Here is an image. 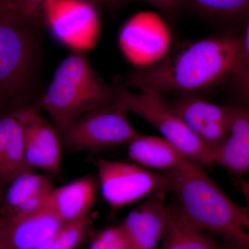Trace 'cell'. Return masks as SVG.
Returning <instances> with one entry per match:
<instances>
[{
  "instance_id": "cell-1",
  "label": "cell",
  "mask_w": 249,
  "mask_h": 249,
  "mask_svg": "<svg viewBox=\"0 0 249 249\" xmlns=\"http://www.w3.org/2000/svg\"><path fill=\"white\" fill-rule=\"evenodd\" d=\"M242 65V36H209L171 49L161 61L137 69L119 85L160 92L192 93L209 89L238 76Z\"/></svg>"
},
{
  "instance_id": "cell-2",
  "label": "cell",
  "mask_w": 249,
  "mask_h": 249,
  "mask_svg": "<svg viewBox=\"0 0 249 249\" xmlns=\"http://www.w3.org/2000/svg\"><path fill=\"white\" fill-rule=\"evenodd\" d=\"M170 192L181 213L198 230L228 249H249V213L236 204L196 161L168 172Z\"/></svg>"
},
{
  "instance_id": "cell-3",
  "label": "cell",
  "mask_w": 249,
  "mask_h": 249,
  "mask_svg": "<svg viewBox=\"0 0 249 249\" xmlns=\"http://www.w3.org/2000/svg\"><path fill=\"white\" fill-rule=\"evenodd\" d=\"M114 101V86L93 68L88 50L73 49L57 67L35 107L49 114L59 132L85 113Z\"/></svg>"
},
{
  "instance_id": "cell-4",
  "label": "cell",
  "mask_w": 249,
  "mask_h": 249,
  "mask_svg": "<svg viewBox=\"0 0 249 249\" xmlns=\"http://www.w3.org/2000/svg\"><path fill=\"white\" fill-rule=\"evenodd\" d=\"M42 27L0 21V109L35 106L45 91Z\"/></svg>"
},
{
  "instance_id": "cell-5",
  "label": "cell",
  "mask_w": 249,
  "mask_h": 249,
  "mask_svg": "<svg viewBox=\"0 0 249 249\" xmlns=\"http://www.w3.org/2000/svg\"><path fill=\"white\" fill-rule=\"evenodd\" d=\"M114 90L118 105L145 119L191 160L202 166L214 165L213 152L196 138L160 91L144 88L135 93L119 84Z\"/></svg>"
},
{
  "instance_id": "cell-6",
  "label": "cell",
  "mask_w": 249,
  "mask_h": 249,
  "mask_svg": "<svg viewBox=\"0 0 249 249\" xmlns=\"http://www.w3.org/2000/svg\"><path fill=\"white\" fill-rule=\"evenodd\" d=\"M127 111L114 101L77 118L59 131L62 148L70 152H98L128 145L139 135Z\"/></svg>"
},
{
  "instance_id": "cell-7",
  "label": "cell",
  "mask_w": 249,
  "mask_h": 249,
  "mask_svg": "<svg viewBox=\"0 0 249 249\" xmlns=\"http://www.w3.org/2000/svg\"><path fill=\"white\" fill-rule=\"evenodd\" d=\"M95 165L101 195L112 209H121L170 192V178L167 173L146 169L135 163L103 158L96 160Z\"/></svg>"
},
{
  "instance_id": "cell-8",
  "label": "cell",
  "mask_w": 249,
  "mask_h": 249,
  "mask_svg": "<svg viewBox=\"0 0 249 249\" xmlns=\"http://www.w3.org/2000/svg\"><path fill=\"white\" fill-rule=\"evenodd\" d=\"M173 34L161 16L154 11L134 15L123 27L120 45L137 69L157 65L172 49Z\"/></svg>"
},
{
  "instance_id": "cell-9",
  "label": "cell",
  "mask_w": 249,
  "mask_h": 249,
  "mask_svg": "<svg viewBox=\"0 0 249 249\" xmlns=\"http://www.w3.org/2000/svg\"><path fill=\"white\" fill-rule=\"evenodd\" d=\"M22 127L28 163L33 169L58 173L62 163V144L58 131L35 106L14 111Z\"/></svg>"
},
{
  "instance_id": "cell-10",
  "label": "cell",
  "mask_w": 249,
  "mask_h": 249,
  "mask_svg": "<svg viewBox=\"0 0 249 249\" xmlns=\"http://www.w3.org/2000/svg\"><path fill=\"white\" fill-rule=\"evenodd\" d=\"M169 103L190 130L214 155L227 138L231 105L220 106L192 95Z\"/></svg>"
},
{
  "instance_id": "cell-11",
  "label": "cell",
  "mask_w": 249,
  "mask_h": 249,
  "mask_svg": "<svg viewBox=\"0 0 249 249\" xmlns=\"http://www.w3.org/2000/svg\"><path fill=\"white\" fill-rule=\"evenodd\" d=\"M44 23L57 37L76 49V38L84 37L88 45L96 40L99 31L96 7L83 0H47L43 6Z\"/></svg>"
},
{
  "instance_id": "cell-12",
  "label": "cell",
  "mask_w": 249,
  "mask_h": 249,
  "mask_svg": "<svg viewBox=\"0 0 249 249\" xmlns=\"http://www.w3.org/2000/svg\"><path fill=\"white\" fill-rule=\"evenodd\" d=\"M164 195L150 196L121 223L127 238V249H159L164 235L168 205Z\"/></svg>"
},
{
  "instance_id": "cell-13",
  "label": "cell",
  "mask_w": 249,
  "mask_h": 249,
  "mask_svg": "<svg viewBox=\"0 0 249 249\" xmlns=\"http://www.w3.org/2000/svg\"><path fill=\"white\" fill-rule=\"evenodd\" d=\"M214 164L242 178L249 173V106L231 105L229 132L213 155Z\"/></svg>"
},
{
  "instance_id": "cell-14",
  "label": "cell",
  "mask_w": 249,
  "mask_h": 249,
  "mask_svg": "<svg viewBox=\"0 0 249 249\" xmlns=\"http://www.w3.org/2000/svg\"><path fill=\"white\" fill-rule=\"evenodd\" d=\"M98 188L97 178L91 175L77 178L58 188L53 187L49 195L47 206L64 223L89 217Z\"/></svg>"
},
{
  "instance_id": "cell-15",
  "label": "cell",
  "mask_w": 249,
  "mask_h": 249,
  "mask_svg": "<svg viewBox=\"0 0 249 249\" xmlns=\"http://www.w3.org/2000/svg\"><path fill=\"white\" fill-rule=\"evenodd\" d=\"M127 145L129 159L140 166L153 171H177L194 161L162 137L139 134Z\"/></svg>"
},
{
  "instance_id": "cell-16",
  "label": "cell",
  "mask_w": 249,
  "mask_h": 249,
  "mask_svg": "<svg viewBox=\"0 0 249 249\" xmlns=\"http://www.w3.org/2000/svg\"><path fill=\"white\" fill-rule=\"evenodd\" d=\"M4 242L11 249H31L53 237L64 222L48 206L22 217L8 219Z\"/></svg>"
},
{
  "instance_id": "cell-17",
  "label": "cell",
  "mask_w": 249,
  "mask_h": 249,
  "mask_svg": "<svg viewBox=\"0 0 249 249\" xmlns=\"http://www.w3.org/2000/svg\"><path fill=\"white\" fill-rule=\"evenodd\" d=\"M216 237L198 230L185 219L176 204L168 205L164 235L159 249H224Z\"/></svg>"
},
{
  "instance_id": "cell-18",
  "label": "cell",
  "mask_w": 249,
  "mask_h": 249,
  "mask_svg": "<svg viewBox=\"0 0 249 249\" xmlns=\"http://www.w3.org/2000/svg\"><path fill=\"white\" fill-rule=\"evenodd\" d=\"M53 188L52 181L45 175L27 172L15 178L4 195L3 201L4 217L8 218L25 201L38 195L47 193Z\"/></svg>"
},
{
  "instance_id": "cell-19",
  "label": "cell",
  "mask_w": 249,
  "mask_h": 249,
  "mask_svg": "<svg viewBox=\"0 0 249 249\" xmlns=\"http://www.w3.org/2000/svg\"><path fill=\"white\" fill-rule=\"evenodd\" d=\"M197 12L208 17L247 24L249 18V0H181Z\"/></svg>"
},
{
  "instance_id": "cell-20",
  "label": "cell",
  "mask_w": 249,
  "mask_h": 249,
  "mask_svg": "<svg viewBox=\"0 0 249 249\" xmlns=\"http://www.w3.org/2000/svg\"><path fill=\"white\" fill-rule=\"evenodd\" d=\"M34 170L27 162L22 129L17 119L9 143L0 160V181L10 183L19 175Z\"/></svg>"
},
{
  "instance_id": "cell-21",
  "label": "cell",
  "mask_w": 249,
  "mask_h": 249,
  "mask_svg": "<svg viewBox=\"0 0 249 249\" xmlns=\"http://www.w3.org/2000/svg\"><path fill=\"white\" fill-rule=\"evenodd\" d=\"M47 0H6L0 4V21L12 24L43 27Z\"/></svg>"
},
{
  "instance_id": "cell-22",
  "label": "cell",
  "mask_w": 249,
  "mask_h": 249,
  "mask_svg": "<svg viewBox=\"0 0 249 249\" xmlns=\"http://www.w3.org/2000/svg\"><path fill=\"white\" fill-rule=\"evenodd\" d=\"M89 217L62 224L52 237L51 249H78L88 231Z\"/></svg>"
},
{
  "instance_id": "cell-23",
  "label": "cell",
  "mask_w": 249,
  "mask_h": 249,
  "mask_svg": "<svg viewBox=\"0 0 249 249\" xmlns=\"http://www.w3.org/2000/svg\"><path fill=\"white\" fill-rule=\"evenodd\" d=\"M89 249H127V238L122 225L107 228L98 232Z\"/></svg>"
},
{
  "instance_id": "cell-24",
  "label": "cell",
  "mask_w": 249,
  "mask_h": 249,
  "mask_svg": "<svg viewBox=\"0 0 249 249\" xmlns=\"http://www.w3.org/2000/svg\"><path fill=\"white\" fill-rule=\"evenodd\" d=\"M132 1H144L158 8L169 17H174L181 5V0H116L114 6H121Z\"/></svg>"
},
{
  "instance_id": "cell-25",
  "label": "cell",
  "mask_w": 249,
  "mask_h": 249,
  "mask_svg": "<svg viewBox=\"0 0 249 249\" xmlns=\"http://www.w3.org/2000/svg\"><path fill=\"white\" fill-rule=\"evenodd\" d=\"M17 119L13 112L0 116V160L9 143Z\"/></svg>"
},
{
  "instance_id": "cell-26",
  "label": "cell",
  "mask_w": 249,
  "mask_h": 249,
  "mask_svg": "<svg viewBox=\"0 0 249 249\" xmlns=\"http://www.w3.org/2000/svg\"><path fill=\"white\" fill-rule=\"evenodd\" d=\"M249 70V18L246 24L245 32L242 36V65L240 73ZM238 75V76H239ZM236 77V78H237Z\"/></svg>"
},
{
  "instance_id": "cell-27",
  "label": "cell",
  "mask_w": 249,
  "mask_h": 249,
  "mask_svg": "<svg viewBox=\"0 0 249 249\" xmlns=\"http://www.w3.org/2000/svg\"><path fill=\"white\" fill-rule=\"evenodd\" d=\"M235 80L240 97L249 106V70L240 73Z\"/></svg>"
},
{
  "instance_id": "cell-28",
  "label": "cell",
  "mask_w": 249,
  "mask_h": 249,
  "mask_svg": "<svg viewBox=\"0 0 249 249\" xmlns=\"http://www.w3.org/2000/svg\"><path fill=\"white\" fill-rule=\"evenodd\" d=\"M238 186L241 193L245 196L246 202H247L246 207L249 213V181L240 178L238 181Z\"/></svg>"
},
{
  "instance_id": "cell-29",
  "label": "cell",
  "mask_w": 249,
  "mask_h": 249,
  "mask_svg": "<svg viewBox=\"0 0 249 249\" xmlns=\"http://www.w3.org/2000/svg\"><path fill=\"white\" fill-rule=\"evenodd\" d=\"M83 1L89 3V4L96 8L97 6H104V5L114 6L116 0H83Z\"/></svg>"
},
{
  "instance_id": "cell-30",
  "label": "cell",
  "mask_w": 249,
  "mask_h": 249,
  "mask_svg": "<svg viewBox=\"0 0 249 249\" xmlns=\"http://www.w3.org/2000/svg\"><path fill=\"white\" fill-rule=\"evenodd\" d=\"M8 221L9 220H8L7 218L4 217V216L0 217V242L4 239L5 231H6V227H7Z\"/></svg>"
},
{
  "instance_id": "cell-31",
  "label": "cell",
  "mask_w": 249,
  "mask_h": 249,
  "mask_svg": "<svg viewBox=\"0 0 249 249\" xmlns=\"http://www.w3.org/2000/svg\"><path fill=\"white\" fill-rule=\"evenodd\" d=\"M52 244V237L49 240L45 241V242H42L40 245L36 246L31 249H51Z\"/></svg>"
},
{
  "instance_id": "cell-32",
  "label": "cell",
  "mask_w": 249,
  "mask_h": 249,
  "mask_svg": "<svg viewBox=\"0 0 249 249\" xmlns=\"http://www.w3.org/2000/svg\"><path fill=\"white\" fill-rule=\"evenodd\" d=\"M0 249H11L8 247L7 245L4 242V241H1L0 242Z\"/></svg>"
},
{
  "instance_id": "cell-33",
  "label": "cell",
  "mask_w": 249,
  "mask_h": 249,
  "mask_svg": "<svg viewBox=\"0 0 249 249\" xmlns=\"http://www.w3.org/2000/svg\"><path fill=\"white\" fill-rule=\"evenodd\" d=\"M4 195L2 194L1 190H0V206L3 204V201H4Z\"/></svg>"
},
{
  "instance_id": "cell-34",
  "label": "cell",
  "mask_w": 249,
  "mask_h": 249,
  "mask_svg": "<svg viewBox=\"0 0 249 249\" xmlns=\"http://www.w3.org/2000/svg\"><path fill=\"white\" fill-rule=\"evenodd\" d=\"M5 1H6V0H0V4H1V3L4 2Z\"/></svg>"
},
{
  "instance_id": "cell-35",
  "label": "cell",
  "mask_w": 249,
  "mask_h": 249,
  "mask_svg": "<svg viewBox=\"0 0 249 249\" xmlns=\"http://www.w3.org/2000/svg\"></svg>"
}]
</instances>
